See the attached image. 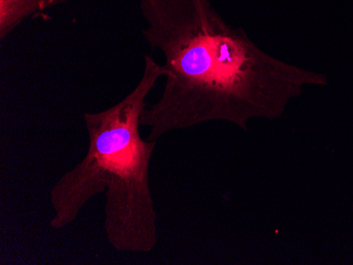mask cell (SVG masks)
<instances>
[{"instance_id":"1","label":"cell","mask_w":353,"mask_h":265,"mask_svg":"<svg viewBox=\"0 0 353 265\" xmlns=\"http://www.w3.org/2000/svg\"><path fill=\"white\" fill-rule=\"evenodd\" d=\"M142 35L164 57L161 96L143 112L150 141L211 122L248 131L283 118L292 100L326 77L269 54L211 0H138Z\"/></svg>"},{"instance_id":"2","label":"cell","mask_w":353,"mask_h":265,"mask_svg":"<svg viewBox=\"0 0 353 265\" xmlns=\"http://www.w3.org/2000/svg\"><path fill=\"white\" fill-rule=\"evenodd\" d=\"M168 75L152 55L144 56L142 75L114 106L85 112L86 154L67 170L50 191L54 231L68 227L89 202L105 195L104 231L114 251L148 254L158 244V213L150 185L157 141L141 134L143 112L159 80Z\"/></svg>"},{"instance_id":"3","label":"cell","mask_w":353,"mask_h":265,"mask_svg":"<svg viewBox=\"0 0 353 265\" xmlns=\"http://www.w3.org/2000/svg\"><path fill=\"white\" fill-rule=\"evenodd\" d=\"M70 1L73 0H0V41L7 39L25 21Z\"/></svg>"}]
</instances>
